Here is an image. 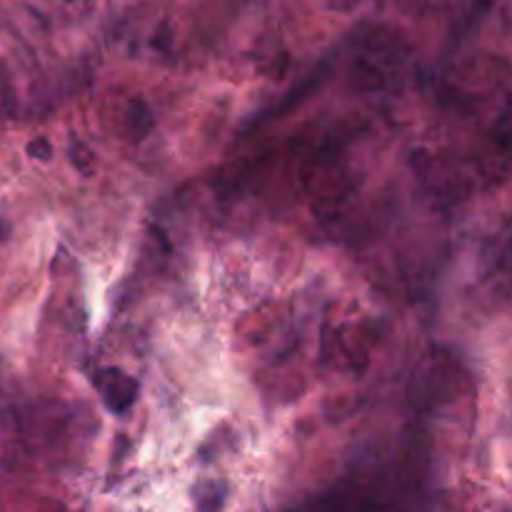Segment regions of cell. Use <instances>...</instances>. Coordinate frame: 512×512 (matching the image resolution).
<instances>
[{
    "mask_svg": "<svg viewBox=\"0 0 512 512\" xmlns=\"http://www.w3.org/2000/svg\"><path fill=\"white\" fill-rule=\"evenodd\" d=\"M28 155L30 158H35V160H40V163H48V160H53V143H50L48 138H43V135H40V138H33L28 143Z\"/></svg>",
    "mask_w": 512,
    "mask_h": 512,
    "instance_id": "cell-5",
    "label": "cell"
},
{
    "mask_svg": "<svg viewBox=\"0 0 512 512\" xmlns=\"http://www.w3.org/2000/svg\"><path fill=\"white\" fill-rule=\"evenodd\" d=\"M8 233H10V225L5 223L3 218H0V243H3V240L8 238Z\"/></svg>",
    "mask_w": 512,
    "mask_h": 512,
    "instance_id": "cell-7",
    "label": "cell"
},
{
    "mask_svg": "<svg viewBox=\"0 0 512 512\" xmlns=\"http://www.w3.org/2000/svg\"><path fill=\"white\" fill-rule=\"evenodd\" d=\"M328 5L333 10H338V13H348V10H353L358 5V0H328Z\"/></svg>",
    "mask_w": 512,
    "mask_h": 512,
    "instance_id": "cell-6",
    "label": "cell"
},
{
    "mask_svg": "<svg viewBox=\"0 0 512 512\" xmlns=\"http://www.w3.org/2000/svg\"><path fill=\"white\" fill-rule=\"evenodd\" d=\"M70 163H73L80 173L88 175L90 168H93V150H90L83 140L73 138L70 140Z\"/></svg>",
    "mask_w": 512,
    "mask_h": 512,
    "instance_id": "cell-4",
    "label": "cell"
},
{
    "mask_svg": "<svg viewBox=\"0 0 512 512\" xmlns=\"http://www.w3.org/2000/svg\"><path fill=\"white\" fill-rule=\"evenodd\" d=\"M65 3H73V0H65Z\"/></svg>",
    "mask_w": 512,
    "mask_h": 512,
    "instance_id": "cell-8",
    "label": "cell"
},
{
    "mask_svg": "<svg viewBox=\"0 0 512 512\" xmlns=\"http://www.w3.org/2000/svg\"><path fill=\"white\" fill-rule=\"evenodd\" d=\"M95 390L103 398L105 408L115 415H125L138 400V380L120 368H103L93 378Z\"/></svg>",
    "mask_w": 512,
    "mask_h": 512,
    "instance_id": "cell-1",
    "label": "cell"
},
{
    "mask_svg": "<svg viewBox=\"0 0 512 512\" xmlns=\"http://www.w3.org/2000/svg\"><path fill=\"white\" fill-rule=\"evenodd\" d=\"M128 125L130 133H133L135 140H143L145 135L153 128V113H150L148 103L140 98H135L128 108Z\"/></svg>",
    "mask_w": 512,
    "mask_h": 512,
    "instance_id": "cell-2",
    "label": "cell"
},
{
    "mask_svg": "<svg viewBox=\"0 0 512 512\" xmlns=\"http://www.w3.org/2000/svg\"><path fill=\"white\" fill-rule=\"evenodd\" d=\"M198 512H218L225 500V485L223 483H200L193 488Z\"/></svg>",
    "mask_w": 512,
    "mask_h": 512,
    "instance_id": "cell-3",
    "label": "cell"
}]
</instances>
